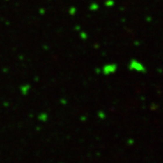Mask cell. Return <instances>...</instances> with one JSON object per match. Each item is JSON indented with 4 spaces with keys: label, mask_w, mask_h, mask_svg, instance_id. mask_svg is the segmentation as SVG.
<instances>
[{
    "label": "cell",
    "mask_w": 163,
    "mask_h": 163,
    "mask_svg": "<svg viewBox=\"0 0 163 163\" xmlns=\"http://www.w3.org/2000/svg\"><path fill=\"white\" fill-rule=\"evenodd\" d=\"M129 67L132 70L137 71V72H143L144 71L143 66L140 62H137L136 61H132Z\"/></svg>",
    "instance_id": "obj_1"
}]
</instances>
